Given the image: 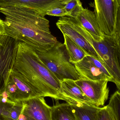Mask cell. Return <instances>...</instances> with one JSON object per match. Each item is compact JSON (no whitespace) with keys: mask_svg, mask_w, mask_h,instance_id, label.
<instances>
[{"mask_svg":"<svg viewBox=\"0 0 120 120\" xmlns=\"http://www.w3.org/2000/svg\"><path fill=\"white\" fill-rule=\"evenodd\" d=\"M67 16L75 18L84 8L80 0H63Z\"/></svg>","mask_w":120,"mask_h":120,"instance_id":"d6986e66","label":"cell"},{"mask_svg":"<svg viewBox=\"0 0 120 120\" xmlns=\"http://www.w3.org/2000/svg\"><path fill=\"white\" fill-rule=\"evenodd\" d=\"M97 120H117L111 107L107 105L100 107L97 115Z\"/></svg>","mask_w":120,"mask_h":120,"instance_id":"44dd1931","label":"cell"},{"mask_svg":"<svg viewBox=\"0 0 120 120\" xmlns=\"http://www.w3.org/2000/svg\"><path fill=\"white\" fill-rule=\"evenodd\" d=\"M64 44L69 55L70 61L74 64L82 60L88 55L80 46L74 42L69 37L63 35Z\"/></svg>","mask_w":120,"mask_h":120,"instance_id":"ac0fdd59","label":"cell"},{"mask_svg":"<svg viewBox=\"0 0 120 120\" xmlns=\"http://www.w3.org/2000/svg\"><path fill=\"white\" fill-rule=\"evenodd\" d=\"M70 105L73 109L76 120H97V112L101 107L86 104Z\"/></svg>","mask_w":120,"mask_h":120,"instance_id":"2e32d148","label":"cell"},{"mask_svg":"<svg viewBox=\"0 0 120 120\" xmlns=\"http://www.w3.org/2000/svg\"><path fill=\"white\" fill-rule=\"evenodd\" d=\"M79 30L94 49L99 59L113 77L118 89L120 91V66L117 54L120 46L116 37L104 35L100 40H96L82 26L79 27Z\"/></svg>","mask_w":120,"mask_h":120,"instance_id":"3957f363","label":"cell"},{"mask_svg":"<svg viewBox=\"0 0 120 120\" xmlns=\"http://www.w3.org/2000/svg\"><path fill=\"white\" fill-rule=\"evenodd\" d=\"M18 43L6 34H0V94L5 91L10 72L13 68Z\"/></svg>","mask_w":120,"mask_h":120,"instance_id":"8992f818","label":"cell"},{"mask_svg":"<svg viewBox=\"0 0 120 120\" xmlns=\"http://www.w3.org/2000/svg\"><path fill=\"white\" fill-rule=\"evenodd\" d=\"M5 34L18 41L24 42L36 52H44L59 41L50 31L46 14L21 6L0 7Z\"/></svg>","mask_w":120,"mask_h":120,"instance_id":"6da1fadb","label":"cell"},{"mask_svg":"<svg viewBox=\"0 0 120 120\" xmlns=\"http://www.w3.org/2000/svg\"><path fill=\"white\" fill-rule=\"evenodd\" d=\"M77 23L75 18L64 16L60 18L56 22V25L63 35L69 37L81 47L88 55L99 58L94 49L80 32L78 28Z\"/></svg>","mask_w":120,"mask_h":120,"instance_id":"9c48e42d","label":"cell"},{"mask_svg":"<svg viewBox=\"0 0 120 120\" xmlns=\"http://www.w3.org/2000/svg\"><path fill=\"white\" fill-rule=\"evenodd\" d=\"M51 120H76L72 106L67 103H57L52 107Z\"/></svg>","mask_w":120,"mask_h":120,"instance_id":"e0dca14e","label":"cell"},{"mask_svg":"<svg viewBox=\"0 0 120 120\" xmlns=\"http://www.w3.org/2000/svg\"><path fill=\"white\" fill-rule=\"evenodd\" d=\"M118 58V61L120 66V47H118L117 51Z\"/></svg>","mask_w":120,"mask_h":120,"instance_id":"d4e9b609","label":"cell"},{"mask_svg":"<svg viewBox=\"0 0 120 120\" xmlns=\"http://www.w3.org/2000/svg\"><path fill=\"white\" fill-rule=\"evenodd\" d=\"M118 0V6L116 20L115 30L114 36L116 37L120 47V0Z\"/></svg>","mask_w":120,"mask_h":120,"instance_id":"7402d4cb","label":"cell"},{"mask_svg":"<svg viewBox=\"0 0 120 120\" xmlns=\"http://www.w3.org/2000/svg\"><path fill=\"white\" fill-rule=\"evenodd\" d=\"M22 103L18 120H51L52 107L46 103L43 97L30 99Z\"/></svg>","mask_w":120,"mask_h":120,"instance_id":"30bf717a","label":"cell"},{"mask_svg":"<svg viewBox=\"0 0 120 120\" xmlns=\"http://www.w3.org/2000/svg\"><path fill=\"white\" fill-rule=\"evenodd\" d=\"M58 99L65 101L70 105L82 104L95 105L75 81L68 79L60 81Z\"/></svg>","mask_w":120,"mask_h":120,"instance_id":"8fae6325","label":"cell"},{"mask_svg":"<svg viewBox=\"0 0 120 120\" xmlns=\"http://www.w3.org/2000/svg\"><path fill=\"white\" fill-rule=\"evenodd\" d=\"M13 68L22 74L41 96L58 100L60 82L42 62L36 52L24 42L18 41Z\"/></svg>","mask_w":120,"mask_h":120,"instance_id":"7a4b0ae2","label":"cell"},{"mask_svg":"<svg viewBox=\"0 0 120 120\" xmlns=\"http://www.w3.org/2000/svg\"><path fill=\"white\" fill-rule=\"evenodd\" d=\"M5 28L3 20L0 19V34H4Z\"/></svg>","mask_w":120,"mask_h":120,"instance_id":"cb8c5ba5","label":"cell"},{"mask_svg":"<svg viewBox=\"0 0 120 120\" xmlns=\"http://www.w3.org/2000/svg\"><path fill=\"white\" fill-rule=\"evenodd\" d=\"M5 92L8 98L14 102L42 97L26 78L14 68L11 70Z\"/></svg>","mask_w":120,"mask_h":120,"instance_id":"5b68a950","label":"cell"},{"mask_svg":"<svg viewBox=\"0 0 120 120\" xmlns=\"http://www.w3.org/2000/svg\"><path fill=\"white\" fill-rule=\"evenodd\" d=\"M94 13L104 35L114 36L118 8V0H94Z\"/></svg>","mask_w":120,"mask_h":120,"instance_id":"52a82bcc","label":"cell"},{"mask_svg":"<svg viewBox=\"0 0 120 120\" xmlns=\"http://www.w3.org/2000/svg\"><path fill=\"white\" fill-rule=\"evenodd\" d=\"M80 77L93 80H107L111 82L105 74L97 67L87 57L74 64Z\"/></svg>","mask_w":120,"mask_h":120,"instance_id":"4fadbf2b","label":"cell"},{"mask_svg":"<svg viewBox=\"0 0 120 120\" xmlns=\"http://www.w3.org/2000/svg\"><path fill=\"white\" fill-rule=\"evenodd\" d=\"M75 19L96 40H99L104 36L97 22L94 12L83 8Z\"/></svg>","mask_w":120,"mask_h":120,"instance_id":"5bb4252c","label":"cell"},{"mask_svg":"<svg viewBox=\"0 0 120 120\" xmlns=\"http://www.w3.org/2000/svg\"><path fill=\"white\" fill-rule=\"evenodd\" d=\"M75 81L95 105L98 107L104 105L109 96L108 81L91 80L80 77Z\"/></svg>","mask_w":120,"mask_h":120,"instance_id":"ba28073f","label":"cell"},{"mask_svg":"<svg viewBox=\"0 0 120 120\" xmlns=\"http://www.w3.org/2000/svg\"><path fill=\"white\" fill-rule=\"evenodd\" d=\"M108 105L112 109L117 120H120V91L115 92L111 96Z\"/></svg>","mask_w":120,"mask_h":120,"instance_id":"ffe728a7","label":"cell"},{"mask_svg":"<svg viewBox=\"0 0 120 120\" xmlns=\"http://www.w3.org/2000/svg\"><path fill=\"white\" fill-rule=\"evenodd\" d=\"M44 65L60 82L64 79L75 81L80 78L70 58L64 43L58 42L46 52H37Z\"/></svg>","mask_w":120,"mask_h":120,"instance_id":"277c9868","label":"cell"},{"mask_svg":"<svg viewBox=\"0 0 120 120\" xmlns=\"http://www.w3.org/2000/svg\"><path fill=\"white\" fill-rule=\"evenodd\" d=\"M22 107V102L11 101L4 91L0 94V120H18Z\"/></svg>","mask_w":120,"mask_h":120,"instance_id":"9a60e30c","label":"cell"},{"mask_svg":"<svg viewBox=\"0 0 120 120\" xmlns=\"http://www.w3.org/2000/svg\"><path fill=\"white\" fill-rule=\"evenodd\" d=\"M46 15L60 17L67 16V13L64 7H58L49 9L46 11Z\"/></svg>","mask_w":120,"mask_h":120,"instance_id":"603a6c76","label":"cell"},{"mask_svg":"<svg viewBox=\"0 0 120 120\" xmlns=\"http://www.w3.org/2000/svg\"><path fill=\"white\" fill-rule=\"evenodd\" d=\"M63 0H0V7L24 6L36 10L46 15V11L49 9L63 7Z\"/></svg>","mask_w":120,"mask_h":120,"instance_id":"7c38bea8","label":"cell"}]
</instances>
